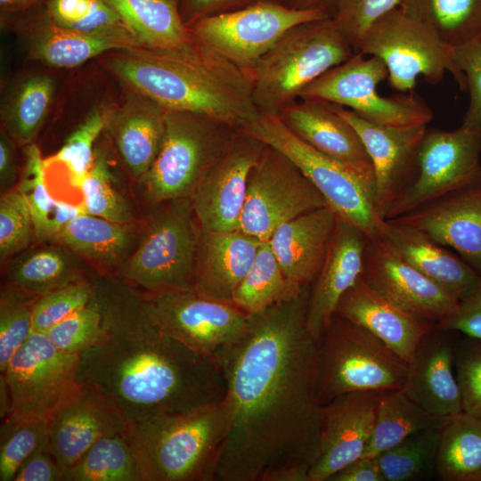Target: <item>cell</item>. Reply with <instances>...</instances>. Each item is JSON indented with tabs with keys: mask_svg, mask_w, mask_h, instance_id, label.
<instances>
[{
	"mask_svg": "<svg viewBox=\"0 0 481 481\" xmlns=\"http://www.w3.org/2000/svg\"><path fill=\"white\" fill-rule=\"evenodd\" d=\"M83 278L74 258L67 251L46 247L17 258L7 272V285L37 298Z\"/></svg>",
	"mask_w": 481,
	"mask_h": 481,
	"instance_id": "f35d334b",
	"label": "cell"
},
{
	"mask_svg": "<svg viewBox=\"0 0 481 481\" xmlns=\"http://www.w3.org/2000/svg\"><path fill=\"white\" fill-rule=\"evenodd\" d=\"M122 18L142 47L172 49L192 35L184 24L178 0H105Z\"/></svg>",
	"mask_w": 481,
	"mask_h": 481,
	"instance_id": "1f68e13d",
	"label": "cell"
},
{
	"mask_svg": "<svg viewBox=\"0 0 481 481\" xmlns=\"http://www.w3.org/2000/svg\"><path fill=\"white\" fill-rule=\"evenodd\" d=\"M355 52L379 58L387 68L390 86L398 92L412 91L419 76L437 85L446 71L461 90H467L466 77L452 58V46L402 5L373 23Z\"/></svg>",
	"mask_w": 481,
	"mask_h": 481,
	"instance_id": "9c48e42d",
	"label": "cell"
},
{
	"mask_svg": "<svg viewBox=\"0 0 481 481\" xmlns=\"http://www.w3.org/2000/svg\"><path fill=\"white\" fill-rule=\"evenodd\" d=\"M140 295L146 315L161 333L214 360L245 332L250 320L233 304L208 298L193 288Z\"/></svg>",
	"mask_w": 481,
	"mask_h": 481,
	"instance_id": "4fadbf2b",
	"label": "cell"
},
{
	"mask_svg": "<svg viewBox=\"0 0 481 481\" xmlns=\"http://www.w3.org/2000/svg\"><path fill=\"white\" fill-rule=\"evenodd\" d=\"M102 63L129 90L165 110L206 115L240 130L259 114L250 72L192 36L177 48L110 51Z\"/></svg>",
	"mask_w": 481,
	"mask_h": 481,
	"instance_id": "3957f363",
	"label": "cell"
},
{
	"mask_svg": "<svg viewBox=\"0 0 481 481\" xmlns=\"http://www.w3.org/2000/svg\"><path fill=\"white\" fill-rule=\"evenodd\" d=\"M32 298L6 285L0 295V373L33 332Z\"/></svg>",
	"mask_w": 481,
	"mask_h": 481,
	"instance_id": "7dc6e473",
	"label": "cell"
},
{
	"mask_svg": "<svg viewBox=\"0 0 481 481\" xmlns=\"http://www.w3.org/2000/svg\"><path fill=\"white\" fill-rule=\"evenodd\" d=\"M63 471L47 447L33 453L19 469L13 481H61Z\"/></svg>",
	"mask_w": 481,
	"mask_h": 481,
	"instance_id": "6f0895ef",
	"label": "cell"
},
{
	"mask_svg": "<svg viewBox=\"0 0 481 481\" xmlns=\"http://www.w3.org/2000/svg\"><path fill=\"white\" fill-rule=\"evenodd\" d=\"M238 130L206 115L166 110L160 151L140 180L146 197L154 203L191 198Z\"/></svg>",
	"mask_w": 481,
	"mask_h": 481,
	"instance_id": "52a82bcc",
	"label": "cell"
},
{
	"mask_svg": "<svg viewBox=\"0 0 481 481\" xmlns=\"http://www.w3.org/2000/svg\"><path fill=\"white\" fill-rule=\"evenodd\" d=\"M383 392H350L322 406L319 453L309 470L308 481H329L335 473L363 456Z\"/></svg>",
	"mask_w": 481,
	"mask_h": 481,
	"instance_id": "ffe728a7",
	"label": "cell"
},
{
	"mask_svg": "<svg viewBox=\"0 0 481 481\" xmlns=\"http://www.w3.org/2000/svg\"><path fill=\"white\" fill-rule=\"evenodd\" d=\"M450 330L434 328L418 344L403 391L429 413L448 419L462 412Z\"/></svg>",
	"mask_w": 481,
	"mask_h": 481,
	"instance_id": "d4e9b609",
	"label": "cell"
},
{
	"mask_svg": "<svg viewBox=\"0 0 481 481\" xmlns=\"http://www.w3.org/2000/svg\"><path fill=\"white\" fill-rule=\"evenodd\" d=\"M26 162L18 190L28 199L38 241L57 240L64 227L75 217L87 213L83 202L75 204L55 200L45 180V162L37 146L25 150Z\"/></svg>",
	"mask_w": 481,
	"mask_h": 481,
	"instance_id": "836d02e7",
	"label": "cell"
},
{
	"mask_svg": "<svg viewBox=\"0 0 481 481\" xmlns=\"http://www.w3.org/2000/svg\"><path fill=\"white\" fill-rule=\"evenodd\" d=\"M126 433L99 439L64 471L61 481H141Z\"/></svg>",
	"mask_w": 481,
	"mask_h": 481,
	"instance_id": "ab89813d",
	"label": "cell"
},
{
	"mask_svg": "<svg viewBox=\"0 0 481 481\" xmlns=\"http://www.w3.org/2000/svg\"><path fill=\"white\" fill-rule=\"evenodd\" d=\"M12 19L29 58L55 68H75L110 51L142 47L131 39L61 27L50 19L43 4Z\"/></svg>",
	"mask_w": 481,
	"mask_h": 481,
	"instance_id": "484cf974",
	"label": "cell"
},
{
	"mask_svg": "<svg viewBox=\"0 0 481 481\" xmlns=\"http://www.w3.org/2000/svg\"><path fill=\"white\" fill-rule=\"evenodd\" d=\"M163 204L122 273V281L142 294L192 288L201 228L192 199Z\"/></svg>",
	"mask_w": 481,
	"mask_h": 481,
	"instance_id": "ba28073f",
	"label": "cell"
},
{
	"mask_svg": "<svg viewBox=\"0 0 481 481\" xmlns=\"http://www.w3.org/2000/svg\"><path fill=\"white\" fill-rule=\"evenodd\" d=\"M306 287L284 273L265 240L261 242L250 270L235 289L232 303L247 314L256 315L298 297Z\"/></svg>",
	"mask_w": 481,
	"mask_h": 481,
	"instance_id": "8d00e7d4",
	"label": "cell"
},
{
	"mask_svg": "<svg viewBox=\"0 0 481 481\" xmlns=\"http://www.w3.org/2000/svg\"><path fill=\"white\" fill-rule=\"evenodd\" d=\"M404 0H340L333 21L353 49L373 23L399 7Z\"/></svg>",
	"mask_w": 481,
	"mask_h": 481,
	"instance_id": "816d5d0a",
	"label": "cell"
},
{
	"mask_svg": "<svg viewBox=\"0 0 481 481\" xmlns=\"http://www.w3.org/2000/svg\"><path fill=\"white\" fill-rule=\"evenodd\" d=\"M126 226L85 213L73 218L57 240L71 252L110 270L119 265L130 248L132 232Z\"/></svg>",
	"mask_w": 481,
	"mask_h": 481,
	"instance_id": "d590c367",
	"label": "cell"
},
{
	"mask_svg": "<svg viewBox=\"0 0 481 481\" xmlns=\"http://www.w3.org/2000/svg\"><path fill=\"white\" fill-rule=\"evenodd\" d=\"M481 128H428L419 155V174L387 219L411 212L448 194L481 187Z\"/></svg>",
	"mask_w": 481,
	"mask_h": 481,
	"instance_id": "9a60e30c",
	"label": "cell"
},
{
	"mask_svg": "<svg viewBox=\"0 0 481 481\" xmlns=\"http://www.w3.org/2000/svg\"><path fill=\"white\" fill-rule=\"evenodd\" d=\"M329 481H385L376 457H361L335 473Z\"/></svg>",
	"mask_w": 481,
	"mask_h": 481,
	"instance_id": "680465c9",
	"label": "cell"
},
{
	"mask_svg": "<svg viewBox=\"0 0 481 481\" xmlns=\"http://www.w3.org/2000/svg\"><path fill=\"white\" fill-rule=\"evenodd\" d=\"M337 214L324 206L281 225L268 240L284 273L301 286H310L324 262L336 226Z\"/></svg>",
	"mask_w": 481,
	"mask_h": 481,
	"instance_id": "4dcf8cb0",
	"label": "cell"
},
{
	"mask_svg": "<svg viewBox=\"0 0 481 481\" xmlns=\"http://www.w3.org/2000/svg\"><path fill=\"white\" fill-rule=\"evenodd\" d=\"M446 420L424 410L402 389L384 391L370 442L362 457H376L414 433L442 428Z\"/></svg>",
	"mask_w": 481,
	"mask_h": 481,
	"instance_id": "74e56055",
	"label": "cell"
},
{
	"mask_svg": "<svg viewBox=\"0 0 481 481\" xmlns=\"http://www.w3.org/2000/svg\"><path fill=\"white\" fill-rule=\"evenodd\" d=\"M230 424L224 397L130 424L126 436L141 481H215Z\"/></svg>",
	"mask_w": 481,
	"mask_h": 481,
	"instance_id": "277c9868",
	"label": "cell"
},
{
	"mask_svg": "<svg viewBox=\"0 0 481 481\" xmlns=\"http://www.w3.org/2000/svg\"><path fill=\"white\" fill-rule=\"evenodd\" d=\"M279 117L302 141L355 171L374 196V169L365 146L355 128L331 103L298 99L282 110Z\"/></svg>",
	"mask_w": 481,
	"mask_h": 481,
	"instance_id": "44dd1931",
	"label": "cell"
},
{
	"mask_svg": "<svg viewBox=\"0 0 481 481\" xmlns=\"http://www.w3.org/2000/svg\"><path fill=\"white\" fill-rule=\"evenodd\" d=\"M455 346L454 371L462 412L481 418V340Z\"/></svg>",
	"mask_w": 481,
	"mask_h": 481,
	"instance_id": "f5cc1de1",
	"label": "cell"
},
{
	"mask_svg": "<svg viewBox=\"0 0 481 481\" xmlns=\"http://www.w3.org/2000/svg\"><path fill=\"white\" fill-rule=\"evenodd\" d=\"M43 6L50 19L61 27L138 42L122 18L105 0H47Z\"/></svg>",
	"mask_w": 481,
	"mask_h": 481,
	"instance_id": "7bdbcfd3",
	"label": "cell"
},
{
	"mask_svg": "<svg viewBox=\"0 0 481 481\" xmlns=\"http://www.w3.org/2000/svg\"><path fill=\"white\" fill-rule=\"evenodd\" d=\"M103 317L100 340L80 355L78 380L118 407L130 424L221 401L217 363L161 333L139 292L122 281H94Z\"/></svg>",
	"mask_w": 481,
	"mask_h": 481,
	"instance_id": "7a4b0ae2",
	"label": "cell"
},
{
	"mask_svg": "<svg viewBox=\"0 0 481 481\" xmlns=\"http://www.w3.org/2000/svg\"><path fill=\"white\" fill-rule=\"evenodd\" d=\"M392 220L455 249L481 275V187L448 194Z\"/></svg>",
	"mask_w": 481,
	"mask_h": 481,
	"instance_id": "cb8c5ba5",
	"label": "cell"
},
{
	"mask_svg": "<svg viewBox=\"0 0 481 481\" xmlns=\"http://www.w3.org/2000/svg\"><path fill=\"white\" fill-rule=\"evenodd\" d=\"M265 146L244 130L236 132L191 197L200 228L223 232L239 230L249 175Z\"/></svg>",
	"mask_w": 481,
	"mask_h": 481,
	"instance_id": "ac0fdd59",
	"label": "cell"
},
{
	"mask_svg": "<svg viewBox=\"0 0 481 481\" xmlns=\"http://www.w3.org/2000/svg\"><path fill=\"white\" fill-rule=\"evenodd\" d=\"M367 237L337 216L322 268L309 291L306 324L318 341L336 314L343 295L363 273Z\"/></svg>",
	"mask_w": 481,
	"mask_h": 481,
	"instance_id": "603a6c76",
	"label": "cell"
},
{
	"mask_svg": "<svg viewBox=\"0 0 481 481\" xmlns=\"http://www.w3.org/2000/svg\"><path fill=\"white\" fill-rule=\"evenodd\" d=\"M440 430L419 431L377 455L385 481H412L435 471Z\"/></svg>",
	"mask_w": 481,
	"mask_h": 481,
	"instance_id": "b9f144b4",
	"label": "cell"
},
{
	"mask_svg": "<svg viewBox=\"0 0 481 481\" xmlns=\"http://www.w3.org/2000/svg\"><path fill=\"white\" fill-rule=\"evenodd\" d=\"M244 131L289 158L338 217L358 228L368 239L381 236L385 220L375 210L372 192L355 171L302 141L279 115L259 112Z\"/></svg>",
	"mask_w": 481,
	"mask_h": 481,
	"instance_id": "30bf717a",
	"label": "cell"
},
{
	"mask_svg": "<svg viewBox=\"0 0 481 481\" xmlns=\"http://www.w3.org/2000/svg\"><path fill=\"white\" fill-rule=\"evenodd\" d=\"M336 315L363 327L407 363L434 329L372 289L362 275L341 298Z\"/></svg>",
	"mask_w": 481,
	"mask_h": 481,
	"instance_id": "4316f807",
	"label": "cell"
},
{
	"mask_svg": "<svg viewBox=\"0 0 481 481\" xmlns=\"http://www.w3.org/2000/svg\"><path fill=\"white\" fill-rule=\"evenodd\" d=\"M266 0H178L181 17L185 25L208 16L237 11Z\"/></svg>",
	"mask_w": 481,
	"mask_h": 481,
	"instance_id": "9f6ffc18",
	"label": "cell"
},
{
	"mask_svg": "<svg viewBox=\"0 0 481 481\" xmlns=\"http://www.w3.org/2000/svg\"><path fill=\"white\" fill-rule=\"evenodd\" d=\"M408 363L363 327L335 314L318 342L321 405L355 391L403 389Z\"/></svg>",
	"mask_w": 481,
	"mask_h": 481,
	"instance_id": "8992f818",
	"label": "cell"
},
{
	"mask_svg": "<svg viewBox=\"0 0 481 481\" xmlns=\"http://www.w3.org/2000/svg\"><path fill=\"white\" fill-rule=\"evenodd\" d=\"M359 134L375 175L374 208L386 220L392 207L419 174V155L427 126L390 127L368 122L354 111L331 103Z\"/></svg>",
	"mask_w": 481,
	"mask_h": 481,
	"instance_id": "d6986e66",
	"label": "cell"
},
{
	"mask_svg": "<svg viewBox=\"0 0 481 481\" xmlns=\"http://www.w3.org/2000/svg\"><path fill=\"white\" fill-rule=\"evenodd\" d=\"M479 37H480V39H481V33H480V35H479Z\"/></svg>",
	"mask_w": 481,
	"mask_h": 481,
	"instance_id": "be15d7a7",
	"label": "cell"
},
{
	"mask_svg": "<svg viewBox=\"0 0 481 481\" xmlns=\"http://www.w3.org/2000/svg\"><path fill=\"white\" fill-rule=\"evenodd\" d=\"M381 237L411 265L461 301L481 282V275L461 257L411 225L385 220Z\"/></svg>",
	"mask_w": 481,
	"mask_h": 481,
	"instance_id": "f546056e",
	"label": "cell"
},
{
	"mask_svg": "<svg viewBox=\"0 0 481 481\" xmlns=\"http://www.w3.org/2000/svg\"><path fill=\"white\" fill-rule=\"evenodd\" d=\"M328 17L319 11H297L266 0L250 6L195 20L191 35L238 67L250 71L289 29Z\"/></svg>",
	"mask_w": 481,
	"mask_h": 481,
	"instance_id": "2e32d148",
	"label": "cell"
},
{
	"mask_svg": "<svg viewBox=\"0 0 481 481\" xmlns=\"http://www.w3.org/2000/svg\"><path fill=\"white\" fill-rule=\"evenodd\" d=\"M47 0H0L2 20H11L33 8L44 4Z\"/></svg>",
	"mask_w": 481,
	"mask_h": 481,
	"instance_id": "6125c7cd",
	"label": "cell"
},
{
	"mask_svg": "<svg viewBox=\"0 0 481 481\" xmlns=\"http://www.w3.org/2000/svg\"><path fill=\"white\" fill-rule=\"evenodd\" d=\"M289 9L297 11H319L332 18L340 0H272Z\"/></svg>",
	"mask_w": 481,
	"mask_h": 481,
	"instance_id": "94428289",
	"label": "cell"
},
{
	"mask_svg": "<svg viewBox=\"0 0 481 481\" xmlns=\"http://www.w3.org/2000/svg\"><path fill=\"white\" fill-rule=\"evenodd\" d=\"M102 333V313L94 295L87 306L53 326L45 334L59 350L81 355L94 346Z\"/></svg>",
	"mask_w": 481,
	"mask_h": 481,
	"instance_id": "681fc988",
	"label": "cell"
},
{
	"mask_svg": "<svg viewBox=\"0 0 481 481\" xmlns=\"http://www.w3.org/2000/svg\"><path fill=\"white\" fill-rule=\"evenodd\" d=\"M13 141L5 132L0 135V187L5 192L10 191L17 179Z\"/></svg>",
	"mask_w": 481,
	"mask_h": 481,
	"instance_id": "91938a15",
	"label": "cell"
},
{
	"mask_svg": "<svg viewBox=\"0 0 481 481\" xmlns=\"http://www.w3.org/2000/svg\"><path fill=\"white\" fill-rule=\"evenodd\" d=\"M324 206V198L301 170L266 145L249 175L239 230L269 240L283 224Z\"/></svg>",
	"mask_w": 481,
	"mask_h": 481,
	"instance_id": "5bb4252c",
	"label": "cell"
},
{
	"mask_svg": "<svg viewBox=\"0 0 481 481\" xmlns=\"http://www.w3.org/2000/svg\"><path fill=\"white\" fill-rule=\"evenodd\" d=\"M107 151H94L93 164L79 189L88 214L113 222L128 224L134 220L125 199L114 188Z\"/></svg>",
	"mask_w": 481,
	"mask_h": 481,
	"instance_id": "ee69618b",
	"label": "cell"
},
{
	"mask_svg": "<svg viewBox=\"0 0 481 481\" xmlns=\"http://www.w3.org/2000/svg\"><path fill=\"white\" fill-rule=\"evenodd\" d=\"M435 471L444 481H481V418L462 412L446 420Z\"/></svg>",
	"mask_w": 481,
	"mask_h": 481,
	"instance_id": "e575fe53",
	"label": "cell"
},
{
	"mask_svg": "<svg viewBox=\"0 0 481 481\" xmlns=\"http://www.w3.org/2000/svg\"><path fill=\"white\" fill-rule=\"evenodd\" d=\"M452 58L464 74L469 102L462 124L481 128V39L476 37L452 46Z\"/></svg>",
	"mask_w": 481,
	"mask_h": 481,
	"instance_id": "db71d44e",
	"label": "cell"
},
{
	"mask_svg": "<svg viewBox=\"0 0 481 481\" xmlns=\"http://www.w3.org/2000/svg\"><path fill=\"white\" fill-rule=\"evenodd\" d=\"M79 360L80 355L59 350L45 333L33 331L1 373L10 403L4 419L48 423L83 390Z\"/></svg>",
	"mask_w": 481,
	"mask_h": 481,
	"instance_id": "8fae6325",
	"label": "cell"
},
{
	"mask_svg": "<svg viewBox=\"0 0 481 481\" xmlns=\"http://www.w3.org/2000/svg\"><path fill=\"white\" fill-rule=\"evenodd\" d=\"M110 108L103 105L91 110L53 157L67 167L73 186L80 187L93 164L94 143L105 129Z\"/></svg>",
	"mask_w": 481,
	"mask_h": 481,
	"instance_id": "bcb514c9",
	"label": "cell"
},
{
	"mask_svg": "<svg viewBox=\"0 0 481 481\" xmlns=\"http://www.w3.org/2000/svg\"><path fill=\"white\" fill-rule=\"evenodd\" d=\"M309 291L249 315L245 332L215 356L231 408L215 481H308L322 423Z\"/></svg>",
	"mask_w": 481,
	"mask_h": 481,
	"instance_id": "6da1fadb",
	"label": "cell"
},
{
	"mask_svg": "<svg viewBox=\"0 0 481 481\" xmlns=\"http://www.w3.org/2000/svg\"><path fill=\"white\" fill-rule=\"evenodd\" d=\"M54 92V79L47 74L29 75L15 83L1 104L4 132L20 145L32 143L46 119Z\"/></svg>",
	"mask_w": 481,
	"mask_h": 481,
	"instance_id": "d6a6232c",
	"label": "cell"
},
{
	"mask_svg": "<svg viewBox=\"0 0 481 481\" xmlns=\"http://www.w3.org/2000/svg\"><path fill=\"white\" fill-rule=\"evenodd\" d=\"M94 295V281L85 278L57 288L36 299L33 331L46 333L53 326L87 306Z\"/></svg>",
	"mask_w": 481,
	"mask_h": 481,
	"instance_id": "c3c4849f",
	"label": "cell"
},
{
	"mask_svg": "<svg viewBox=\"0 0 481 481\" xmlns=\"http://www.w3.org/2000/svg\"><path fill=\"white\" fill-rule=\"evenodd\" d=\"M0 480L13 481L21 465L37 451L48 446V423L2 420Z\"/></svg>",
	"mask_w": 481,
	"mask_h": 481,
	"instance_id": "f6af8a7d",
	"label": "cell"
},
{
	"mask_svg": "<svg viewBox=\"0 0 481 481\" xmlns=\"http://www.w3.org/2000/svg\"><path fill=\"white\" fill-rule=\"evenodd\" d=\"M354 53L332 18L289 29L249 71L256 107L279 115L307 86Z\"/></svg>",
	"mask_w": 481,
	"mask_h": 481,
	"instance_id": "5b68a950",
	"label": "cell"
},
{
	"mask_svg": "<svg viewBox=\"0 0 481 481\" xmlns=\"http://www.w3.org/2000/svg\"><path fill=\"white\" fill-rule=\"evenodd\" d=\"M129 427L106 396L83 385L81 394L48 422L47 449L64 473L99 439L126 433Z\"/></svg>",
	"mask_w": 481,
	"mask_h": 481,
	"instance_id": "7402d4cb",
	"label": "cell"
},
{
	"mask_svg": "<svg viewBox=\"0 0 481 481\" xmlns=\"http://www.w3.org/2000/svg\"><path fill=\"white\" fill-rule=\"evenodd\" d=\"M261 242L240 230L201 228L192 288L208 298L232 303L233 293L250 270Z\"/></svg>",
	"mask_w": 481,
	"mask_h": 481,
	"instance_id": "83f0119b",
	"label": "cell"
},
{
	"mask_svg": "<svg viewBox=\"0 0 481 481\" xmlns=\"http://www.w3.org/2000/svg\"><path fill=\"white\" fill-rule=\"evenodd\" d=\"M401 5L428 23L451 46L481 33V0H404Z\"/></svg>",
	"mask_w": 481,
	"mask_h": 481,
	"instance_id": "60d3db41",
	"label": "cell"
},
{
	"mask_svg": "<svg viewBox=\"0 0 481 481\" xmlns=\"http://www.w3.org/2000/svg\"><path fill=\"white\" fill-rule=\"evenodd\" d=\"M165 110L129 90L111 107L105 129L132 175L141 180L153 165L165 135Z\"/></svg>",
	"mask_w": 481,
	"mask_h": 481,
	"instance_id": "f1b7e54d",
	"label": "cell"
},
{
	"mask_svg": "<svg viewBox=\"0 0 481 481\" xmlns=\"http://www.w3.org/2000/svg\"><path fill=\"white\" fill-rule=\"evenodd\" d=\"M387 77V68L379 58H366L355 52L307 86L299 99L338 104L368 122L384 126H427L434 113L417 93L412 90L388 96L378 93V86Z\"/></svg>",
	"mask_w": 481,
	"mask_h": 481,
	"instance_id": "7c38bea8",
	"label": "cell"
},
{
	"mask_svg": "<svg viewBox=\"0 0 481 481\" xmlns=\"http://www.w3.org/2000/svg\"><path fill=\"white\" fill-rule=\"evenodd\" d=\"M34 235L32 214L27 197L17 190L0 199V260L25 250Z\"/></svg>",
	"mask_w": 481,
	"mask_h": 481,
	"instance_id": "f907efd6",
	"label": "cell"
},
{
	"mask_svg": "<svg viewBox=\"0 0 481 481\" xmlns=\"http://www.w3.org/2000/svg\"><path fill=\"white\" fill-rule=\"evenodd\" d=\"M363 279L372 289L434 328H443L460 301L406 262L381 236L368 239Z\"/></svg>",
	"mask_w": 481,
	"mask_h": 481,
	"instance_id": "e0dca14e",
	"label": "cell"
},
{
	"mask_svg": "<svg viewBox=\"0 0 481 481\" xmlns=\"http://www.w3.org/2000/svg\"><path fill=\"white\" fill-rule=\"evenodd\" d=\"M481 340V282L467 298L460 301L455 315L443 328Z\"/></svg>",
	"mask_w": 481,
	"mask_h": 481,
	"instance_id": "11a10c76",
	"label": "cell"
}]
</instances>
